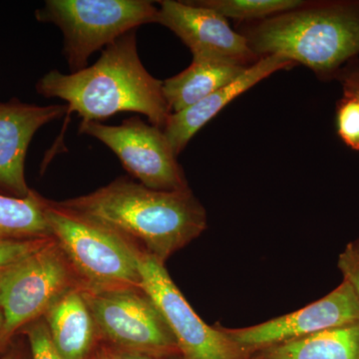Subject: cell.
Masks as SVG:
<instances>
[{"mask_svg":"<svg viewBox=\"0 0 359 359\" xmlns=\"http://www.w3.org/2000/svg\"><path fill=\"white\" fill-rule=\"evenodd\" d=\"M37 93L67 103V114L75 112L81 123L99 122L120 112L147 116L160 129L172 112L163 82L144 67L137 49L136 29L106 46L96 63L70 74L58 70L40 78Z\"/></svg>","mask_w":359,"mask_h":359,"instance_id":"obj_1","label":"cell"},{"mask_svg":"<svg viewBox=\"0 0 359 359\" xmlns=\"http://www.w3.org/2000/svg\"><path fill=\"white\" fill-rule=\"evenodd\" d=\"M103 224L162 263L204 231L205 212L190 190H153L127 178L86 196L56 203Z\"/></svg>","mask_w":359,"mask_h":359,"instance_id":"obj_2","label":"cell"},{"mask_svg":"<svg viewBox=\"0 0 359 359\" xmlns=\"http://www.w3.org/2000/svg\"><path fill=\"white\" fill-rule=\"evenodd\" d=\"M244 36L257 57L280 55L334 76L359 54V0L306 4L262 20Z\"/></svg>","mask_w":359,"mask_h":359,"instance_id":"obj_3","label":"cell"},{"mask_svg":"<svg viewBox=\"0 0 359 359\" xmlns=\"http://www.w3.org/2000/svg\"><path fill=\"white\" fill-rule=\"evenodd\" d=\"M54 238L84 290L141 287L142 250L107 226L48 201Z\"/></svg>","mask_w":359,"mask_h":359,"instance_id":"obj_4","label":"cell"},{"mask_svg":"<svg viewBox=\"0 0 359 359\" xmlns=\"http://www.w3.org/2000/svg\"><path fill=\"white\" fill-rule=\"evenodd\" d=\"M158 8L146 0H47L36 20L57 26L71 73L87 67L94 52L139 26L156 22Z\"/></svg>","mask_w":359,"mask_h":359,"instance_id":"obj_5","label":"cell"},{"mask_svg":"<svg viewBox=\"0 0 359 359\" xmlns=\"http://www.w3.org/2000/svg\"><path fill=\"white\" fill-rule=\"evenodd\" d=\"M78 287L69 263L54 238L0 271V309L7 337L43 316L59 297Z\"/></svg>","mask_w":359,"mask_h":359,"instance_id":"obj_6","label":"cell"},{"mask_svg":"<svg viewBox=\"0 0 359 359\" xmlns=\"http://www.w3.org/2000/svg\"><path fill=\"white\" fill-rule=\"evenodd\" d=\"M82 292L99 337L110 346L157 358L178 349L159 309L142 287Z\"/></svg>","mask_w":359,"mask_h":359,"instance_id":"obj_7","label":"cell"},{"mask_svg":"<svg viewBox=\"0 0 359 359\" xmlns=\"http://www.w3.org/2000/svg\"><path fill=\"white\" fill-rule=\"evenodd\" d=\"M79 133L102 142L142 185L168 192L188 189L177 161L178 156L164 131L147 124L138 116L123 120L117 126L100 122L81 123Z\"/></svg>","mask_w":359,"mask_h":359,"instance_id":"obj_8","label":"cell"},{"mask_svg":"<svg viewBox=\"0 0 359 359\" xmlns=\"http://www.w3.org/2000/svg\"><path fill=\"white\" fill-rule=\"evenodd\" d=\"M141 287L155 302L185 359H242L240 348L203 321L181 294L164 263L142 250Z\"/></svg>","mask_w":359,"mask_h":359,"instance_id":"obj_9","label":"cell"},{"mask_svg":"<svg viewBox=\"0 0 359 359\" xmlns=\"http://www.w3.org/2000/svg\"><path fill=\"white\" fill-rule=\"evenodd\" d=\"M359 323V297L344 280L320 301L294 313L242 330H224L241 349L264 348Z\"/></svg>","mask_w":359,"mask_h":359,"instance_id":"obj_10","label":"cell"},{"mask_svg":"<svg viewBox=\"0 0 359 359\" xmlns=\"http://www.w3.org/2000/svg\"><path fill=\"white\" fill-rule=\"evenodd\" d=\"M156 22L172 30L192 55L223 59L245 67L259 59L244 35L236 32L226 18L194 1H161Z\"/></svg>","mask_w":359,"mask_h":359,"instance_id":"obj_11","label":"cell"},{"mask_svg":"<svg viewBox=\"0 0 359 359\" xmlns=\"http://www.w3.org/2000/svg\"><path fill=\"white\" fill-rule=\"evenodd\" d=\"M67 113V106H39L13 98L0 102V194L25 198V164L33 136L41 127Z\"/></svg>","mask_w":359,"mask_h":359,"instance_id":"obj_12","label":"cell"},{"mask_svg":"<svg viewBox=\"0 0 359 359\" xmlns=\"http://www.w3.org/2000/svg\"><path fill=\"white\" fill-rule=\"evenodd\" d=\"M295 65L280 55L261 57L230 84L219 89L199 102L178 113H173L165 125L164 131L175 154L179 156L191 139L233 99L261 82L276 71L289 69Z\"/></svg>","mask_w":359,"mask_h":359,"instance_id":"obj_13","label":"cell"},{"mask_svg":"<svg viewBox=\"0 0 359 359\" xmlns=\"http://www.w3.org/2000/svg\"><path fill=\"white\" fill-rule=\"evenodd\" d=\"M42 318L65 359H88L95 351L99 335L79 285L59 297Z\"/></svg>","mask_w":359,"mask_h":359,"instance_id":"obj_14","label":"cell"},{"mask_svg":"<svg viewBox=\"0 0 359 359\" xmlns=\"http://www.w3.org/2000/svg\"><path fill=\"white\" fill-rule=\"evenodd\" d=\"M247 68L223 59L193 55L189 67L163 82V93L172 114L191 107L230 84Z\"/></svg>","mask_w":359,"mask_h":359,"instance_id":"obj_15","label":"cell"},{"mask_svg":"<svg viewBox=\"0 0 359 359\" xmlns=\"http://www.w3.org/2000/svg\"><path fill=\"white\" fill-rule=\"evenodd\" d=\"M261 359H359V323L266 347Z\"/></svg>","mask_w":359,"mask_h":359,"instance_id":"obj_16","label":"cell"},{"mask_svg":"<svg viewBox=\"0 0 359 359\" xmlns=\"http://www.w3.org/2000/svg\"><path fill=\"white\" fill-rule=\"evenodd\" d=\"M47 205L48 200L33 190L25 198L0 194V241L53 238Z\"/></svg>","mask_w":359,"mask_h":359,"instance_id":"obj_17","label":"cell"},{"mask_svg":"<svg viewBox=\"0 0 359 359\" xmlns=\"http://www.w3.org/2000/svg\"><path fill=\"white\" fill-rule=\"evenodd\" d=\"M237 20H263L294 11L306 4L301 0H202L194 1Z\"/></svg>","mask_w":359,"mask_h":359,"instance_id":"obj_18","label":"cell"},{"mask_svg":"<svg viewBox=\"0 0 359 359\" xmlns=\"http://www.w3.org/2000/svg\"><path fill=\"white\" fill-rule=\"evenodd\" d=\"M344 96L337 111V127L341 140L359 151V68L341 71Z\"/></svg>","mask_w":359,"mask_h":359,"instance_id":"obj_19","label":"cell"},{"mask_svg":"<svg viewBox=\"0 0 359 359\" xmlns=\"http://www.w3.org/2000/svg\"><path fill=\"white\" fill-rule=\"evenodd\" d=\"M20 334H25L27 339L32 359H65L53 344L42 316L21 328Z\"/></svg>","mask_w":359,"mask_h":359,"instance_id":"obj_20","label":"cell"},{"mask_svg":"<svg viewBox=\"0 0 359 359\" xmlns=\"http://www.w3.org/2000/svg\"><path fill=\"white\" fill-rule=\"evenodd\" d=\"M50 238L26 241H0V271L32 254Z\"/></svg>","mask_w":359,"mask_h":359,"instance_id":"obj_21","label":"cell"},{"mask_svg":"<svg viewBox=\"0 0 359 359\" xmlns=\"http://www.w3.org/2000/svg\"><path fill=\"white\" fill-rule=\"evenodd\" d=\"M339 266L344 280L353 287L359 297V247L349 245L340 256Z\"/></svg>","mask_w":359,"mask_h":359,"instance_id":"obj_22","label":"cell"},{"mask_svg":"<svg viewBox=\"0 0 359 359\" xmlns=\"http://www.w3.org/2000/svg\"><path fill=\"white\" fill-rule=\"evenodd\" d=\"M88 359H161V358L126 351L109 344L108 346H103L94 351Z\"/></svg>","mask_w":359,"mask_h":359,"instance_id":"obj_23","label":"cell"},{"mask_svg":"<svg viewBox=\"0 0 359 359\" xmlns=\"http://www.w3.org/2000/svg\"><path fill=\"white\" fill-rule=\"evenodd\" d=\"M13 339H9L6 332V320L0 309V353H6Z\"/></svg>","mask_w":359,"mask_h":359,"instance_id":"obj_24","label":"cell"},{"mask_svg":"<svg viewBox=\"0 0 359 359\" xmlns=\"http://www.w3.org/2000/svg\"><path fill=\"white\" fill-rule=\"evenodd\" d=\"M13 342L6 349V353L0 356V359H27L23 349L20 346H13Z\"/></svg>","mask_w":359,"mask_h":359,"instance_id":"obj_25","label":"cell"}]
</instances>
